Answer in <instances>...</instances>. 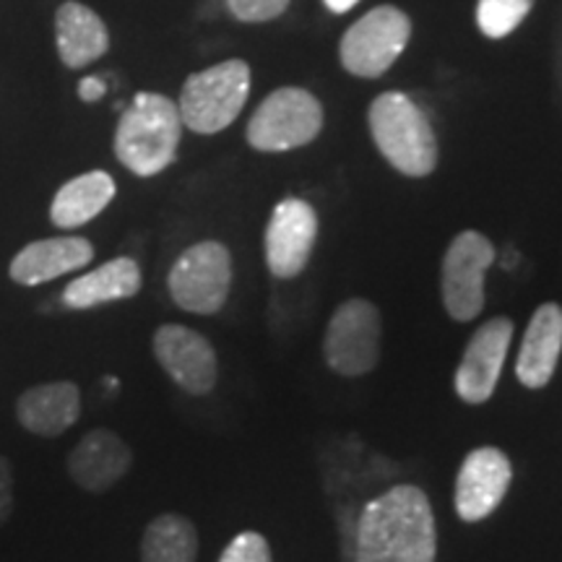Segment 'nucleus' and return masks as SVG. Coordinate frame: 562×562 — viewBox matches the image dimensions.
<instances>
[{"label":"nucleus","mask_w":562,"mask_h":562,"mask_svg":"<svg viewBox=\"0 0 562 562\" xmlns=\"http://www.w3.org/2000/svg\"><path fill=\"white\" fill-rule=\"evenodd\" d=\"M438 529L430 497L417 484H396L370 501L355 533V562H435Z\"/></svg>","instance_id":"f257e3e1"},{"label":"nucleus","mask_w":562,"mask_h":562,"mask_svg":"<svg viewBox=\"0 0 562 562\" xmlns=\"http://www.w3.org/2000/svg\"><path fill=\"white\" fill-rule=\"evenodd\" d=\"M182 128L180 110L170 97L140 91L117 123L115 157L138 178H154L178 157Z\"/></svg>","instance_id":"f03ea898"},{"label":"nucleus","mask_w":562,"mask_h":562,"mask_svg":"<svg viewBox=\"0 0 562 562\" xmlns=\"http://www.w3.org/2000/svg\"><path fill=\"white\" fill-rule=\"evenodd\" d=\"M368 123L378 151L406 178H427L438 167V138L425 110L404 91H385L370 104Z\"/></svg>","instance_id":"7ed1b4c3"},{"label":"nucleus","mask_w":562,"mask_h":562,"mask_svg":"<svg viewBox=\"0 0 562 562\" xmlns=\"http://www.w3.org/2000/svg\"><path fill=\"white\" fill-rule=\"evenodd\" d=\"M250 94V66L245 60H224L188 76L180 91V117L186 128L214 136L237 121Z\"/></svg>","instance_id":"20e7f679"},{"label":"nucleus","mask_w":562,"mask_h":562,"mask_svg":"<svg viewBox=\"0 0 562 562\" xmlns=\"http://www.w3.org/2000/svg\"><path fill=\"white\" fill-rule=\"evenodd\" d=\"M383 318L370 300L351 297L336 307L328 321L323 357L341 378L368 375L381 362Z\"/></svg>","instance_id":"39448f33"},{"label":"nucleus","mask_w":562,"mask_h":562,"mask_svg":"<svg viewBox=\"0 0 562 562\" xmlns=\"http://www.w3.org/2000/svg\"><path fill=\"white\" fill-rule=\"evenodd\" d=\"M167 290L180 311L214 315L232 290V256L227 245L203 240L182 250L167 277Z\"/></svg>","instance_id":"423d86ee"},{"label":"nucleus","mask_w":562,"mask_h":562,"mask_svg":"<svg viewBox=\"0 0 562 562\" xmlns=\"http://www.w3.org/2000/svg\"><path fill=\"white\" fill-rule=\"evenodd\" d=\"M323 108L307 89L281 87L258 104L248 123V144L256 151H290L318 138Z\"/></svg>","instance_id":"0eeeda50"},{"label":"nucleus","mask_w":562,"mask_h":562,"mask_svg":"<svg viewBox=\"0 0 562 562\" xmlns=\"http://www.w3.org/2000/svg\"><path fill=\"white\" fill-rule=\"evenodd\" d=\"M412 21L396 5H378L349 26L341 37L339 58L351 76L378 79L406 50Z\"/></svg>","instance_id":"6e6552de"},{"label":"nucleus","mask_w":562,"mask_h":562,"mask_svg":"<svg viewBox=\"0 0 562 562\" xmlns=\"http://www.w3.org/2000/svg\"><path fill=\"white\" fill-rule=\"evenodd\" d=\"M495 261V245L482 232L467 229L453 237L440 266V292L448 315L459 323L480 318L484 311V273Z\"/></svg>","instance_id":"1a4fd4ad"},{"label":"nucleus","mask_w":562,"mask_h":562,"mask_svg":"<svg viewBox=\"0 0 562 562\" xmlns=\"http://www.w3.org/2000/svg\"><path fill=\"white\" fill-rule=\"evenodd\" d=\"M151 349L161 370L191 396H206L220 378V360L206 336L180 323H165L154 331Z\"/></svg>","instance_id":"9d476101"},{"label":"nucleus","mask_w":562,"mask_h":562,"mask_svg":"<svg viewBox=\"0 0 562 562\" xmlns=\"http://www.w3.org/2000/svg\"><path fill=\"white\" fill-rule=\"evenodd\" d=\"M318 243V214L307 201L284 199L271 211L266 227V263L279 279H294L305 271Z\"/></svg>","instance_id":"9b49d317"},{"label":"nucleus","mask_w":562,"mask_h":562,"mask_svg":"<svg viewBox=\"0 0 562 562\" xmlns=\"http://www.w3.org/2000/svg\"><path fill=\"white\" fill-rule=\"evenodd\" d=\"M513 469L501 448H476L463 459L456 476V513L461 521L480 524L497 510L510 490Z\"/></svg>","instance_id":"f8f14e48"},{"label":"nucleus","mask_w":562,"mask_h":562,"mask_svg":"<svg viewBox=\"0 0 562 562\" xmlns=\"http://www.w3.org/2000/svg\"><path fill=\"white\" fill-rule=\"evenodd\" d=\"M513 339V321L510 318H492L484 326L476 328V334L463 349V357L456 370V393L467 404L490 402L492 393L501 381V372L508 357Z\"/></svg>","instance_id":"ddd939ff"},{"label":"nucleus","mask_w":562,"mask_h":562,"mask_svg":"<svg viewBox=\"0 0 562 562\" xmlns=\"http://www.w3.org/2000/svg\"><path fill=\"white\" fill-rule=\"evenodd\" d=\"M66 463L70 480L81 490L100 495V492L115 487L131 472L133 453L121 435L97 427L76 442Z\"/></svg>","instance_id":"4468645a"},{"label":"nucleus","mask_w":562,"mask_h":562,"mask_svg":"<svg viewBox=\"0 0 562 562\" xmlns=\"http://www.w3.org/2000/svg\"><path fill=\"white\" fill-rule=\"evenodd\" d=\"M94 245L87 237H47L21 248L9 266V277L16 284L37 286L91 263Z\"/></svg>","instance_id":"2eb2a0df"},{"label":"nucleus","mask_w":562,"mask_h":562,"mask_svg":"<svg viewBox=\"0 0 562 562\" xmlns=\"http://www.w3.org/2000/svg\"><path fill=\"white\" fill-rule=\"evenodd\" d=\"M81 417V391L70 381L32 385L16 402V419L40 438H58Z\"/></svg>","instance_id":"dca6fc26"},{"label":"nucleus","mask_w":562,"mask_h":562,"mask_svg":"<svg viewBox=\"0 0 562 562\" xmlns=\"http://www.w3.org/2000/svg\"><path fill=\"white\" fill-rule=\"evenodd\" d=\"M562 351V307L544 302L531 315L516 360V375L526 389H544L552 381Z\"/></svg>","instance_id":"f3484780"},{"label":"nucleus","mask_w":562,"mask_h":562,"mask_svg":"<svg viewBox=\"0 0 562 562\" xmlns=\"http://www.w3.org/2000/svg\"><path fill=\"white\" fill-rule=\"evenodd\" d=\"M140 266L128 256L112 258L100 269L74 279L63 290V307L68 311H91L108 302L131 300L140 292Z\"/></svg>","instance_id":"a211bd4d"},{"label":"nucleus","mask_w":562,"mask_h":562,"mask_svg":"<svg viewBox=\"0 0 562 562\" xmlns=\"http://www.w3.org/2000/svg\"><path fill=\"white\" fill-rule=\"evenodd\" d=\"M58 55L68 68H87L110 50V32L89 5L66 0L55 13Z\"/></svg>","instance_id":"6ab92c4d"},{"label":"nucleus","mask_w":562,"mask_h":562,"mask_svg":"<svg viewBox=\"0 0 562 562\" xmlns=\"http://www.w3.org/2000/svg\"><path fill=\"white\" fill-rule=\"evenodd\" d=\"M115 199V180L108 172L94 170L68 180L55 193L50 206V222L58 229H79L102 214Z\"/></svg>","instance_id":"aec40b11"},{"label":"nucleus","mask_w":562,"mask_h":562,"mask_svg":"<svg viewBox=\"0 0 562 562\" xmlns=\"http://www.w3.org/2000/svg\"><path fill=\"white\" fill-rule=\"evenodd\" d=\"M199 531L191 518L165 513L146 526L140 539V562H195Z\"/></svg>","instance_id":"412c9836"},{"label":"nucleus","mask_w":562,"mask_h":562,"mask_svg":"<svg viewBox=\"0 0 562 562\" xmlns=\"http://www.w3.org/2000/svg\"><path fill=\"white\" fill-rule=\"evenodd\" d=\"M531 9L533 0H480L476 24H480L484 37L503 40L521 26V21L529 16Z\"/></svg>","instance_id":"4be33fe9"},{"label":"nucleus","mask_w":562,"mask_h":562,"mask_svg":"<svg viewBox=\"0 0 562 562\" xmlns=\"http://www.w3.org/2000/svg\"><path fill=\"white\" fill-rule=\"evenodd\" d=\"M220 562H273V558L263 533L243 531L224 547Z\"/></svg>","instance_id":"5701e85b"},{"label":"nucleus","mask_w":562,"mask_h":562,"mask_svg":"<svg viewBox=\"0 0 562 562\" xmlns=\"http://www.w3.org/2000/svg\"><path fill=\"white\" fill-rule=\"evenodd\" d=\"M290 3L292 0H227V9L245 24H263V21L279 19L290 9Z\"/></svg>","instance_id":"b1692460"},{"label":"nucleus","mask_w":562,"mask_h":562,"mask_svg":"<svg viewBox=\"0 0 562 562\" xmlns=\"http://www.w3.org/2000/svg\"><path fill=\"white\" fill-rule=\"evenodd\" d=\"M13 510V469L5 456H0V526L9 521Z\"/></svg>","instance_id":"393cba45"},{"label":"nucleus","mask_w":562,"mask_h":562,"mask_svg":"<svg viewBox=\"0 0 562 562\" xmlns=\"http://www.w3.org/2000/svg\"><path fill=\"white\" fill-rule=\"evenodd\" d=\"M104 91H108V83H104V79H100V76H87V79L79 83V97L83 102L102 100Z\"/></svg>","instance_id":"a878e982"},{"label":"nucleus","mask_w":562,"mask_h":562,"mask_svg":"<svg viewBox=\"0 0 562 562\" xmlns=\"http://www.w3.org/2000/svg\"><path fill=\"white\" fill-rule=\"evenodd\" d=\"M323 3H326L328 11H334V13H347V11L355 9V5L360 3V0H323Z\"/></svg>","instance_id":"bb28decb"}]
</instances>
